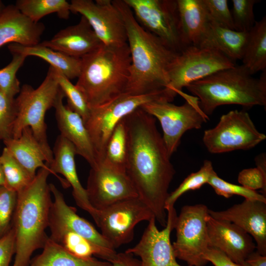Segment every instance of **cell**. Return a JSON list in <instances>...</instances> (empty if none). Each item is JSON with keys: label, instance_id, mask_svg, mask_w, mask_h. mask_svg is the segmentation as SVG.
<instances>
[{"label": "cell", "instance_id": "obj_12", "mask_svg": "<svg viewBox=\"0 0 266 266\" xmlns=\"http://www.w3.org/2000/svg\"><path fill=\"white\" fill-rule=\"evenodd\" d=\"M153 217L149 208L136 197L98 210L95 222L103 237L116 250L133 240L134 228L139 223L148 222Z\"/></svg>", "mask_w": 266, "mask_h": 266}, {"label": "cell", "instance_id": "obj_38", "mask_svg": "<svg viewBox=\"0 0 266 266\" xmlns=\"http://www.w3.org/2000/svg\"><path fill=\"white\" fill-rule=\"evenodd\" d=\"M257 0H233L231 11L234 29L243 32H248L254 26L256 21L254 7L259 2Z\"/></svg>", "mask_w": 266, "mask_h": 266}, {"label": "cell", "instance_id": "obj_2", "mask_svg": "<svg viewBox=\"0 0 266 266\" xmlns=\"http://www.w3.org/2000/svg\"><path fill=\"white\" fill-rule=\"evenodd\" d=\"M122 15L131 55L129 77L125 93L138 95L165 89L168 70L177 54L156 35L137 21L124 0H113Z\"/></svg>", "mask_w": 266, "mask_h": 266}, {"label": "cell", "instance_id": "obj_36", "mask_svg": "<svg viewBox=\"0 0 266 266\" xmlns=\"http://www.w3.org/2000/svg\"><path fill=\"white\" fill-rule=\"evenodd\" d=\"M11 53V61L0 69V91L8 98L14 99L21 89L16 73L27 57L18 53Z\"/></svg>", "mask_w": 266, "mask_h": 266}, {"label": "cell", "instance_id": "obj_26", "mask_svg": "<svg viewBox=\"0 0 266 266\" xmlns=\"http://www.w3.org/2000/svg\"><path fill=\"white\" fill-rule=\"evenodd\" d=\"M248 32L227 29L208 22L199 46L215 49L232 61L241 60Z\"/></svg>", "mask_w": 266, "mask_h": 266}, {"label": "cell", "instance_id": "obj_48", "mask_svg": "<svg viewBox=\"0 0 266 266\" xmlns=\"http://www.w3.org/2000/svg\"><path fill=\"white\" fill-rule=\"evenodd\" d=\"M6 6L4 5L3 2L0 0V14L1 13Z\"/></svg>", "mask_w": 266, "mask_h": 266}, {"label": "cell", "instance_id": "obj_23", "mask_svg": "<svg viewBox=\"0 0 266 266\" xmlns=\"http://www.w3.org/2000/svg\"><path fill=\"white\" fill-rule=\"evenodd\" d=\"M45 28L42 23L23 15L15 5L6 6L0 14V47L11 42L24 46L37 44Z\"/></svg>", "mask_w": 266, "mask_h": 266}, {"label": "cell", "instance_id": "obj_16", "mask_svg": "<svg viewBox=\"0 0 266 266\" xmlns=\"http://www.w3.org/2000/svg\"><path fill=\"white\" fill-rule=\"evenodd\" d=\"M166 211L167 222L164 229L158 230L155 218L152 217L139 242L125 251L140 258V266H183L176 261L170 241V233L174 229L177 215L174 207Z\"/></svg>", "mask_w": 266, "mask_h": 266}, {"label": "cell", "instance_id": "obj_25", "mask_svg": "<svg viewBox=\"0 0 266 266\" xmlns=\"http://www.w3.org/2000/svg\"><path fill=\"white\" fill-rule=\"evenodd\" d=\"M6 147L18 163L33 177L37 168L52 171L46 165L45 155L30 127L22 131L17 139L12 137L3 140Z\"/></svg>", "mask_w": 266, "mask_h": 266}, {"label": "cell", "instance_id": "obj_10", "mask_svg": "<svg viewBox=\"0 0 266 266\" xmlns=\"http://www.w3.org/2000/svg\"><path fill=\"white\" fill-rule=\"evenodd\" d=\"M208 208L203 204L185 205L177 216L176 240L172 244L176 258L191 266H204L208 246L206 219Z\"/></svg>", "mask_w": 266, "mask_h": 266}, {"label": "cell", "instance_id": "obj_8", "mask_svg": "<svg viewBox=\"0 0 266 266\" xmlns=\"http://www.w3.org/2000/svg\"><path fill=\"white\" fill-rule=\"evenodd\" d=\"M235 65V62L215 49L186 47L177 53L169 66L166 91L173 100L190 84Z\"/></svg>", "mask_w": 266, "mask_h": 266}, {"label": "cell", "instance_id": "obj_17", "mask_svg": "<svg viewBox=\"0 0 266 266\" xmlns=\"http://www.w3.org/2000/svg\"><path fill=\"white\" fill-rule=\"evenodd\" d=\"M209 247L216 249L234 263H245L255 250L253 237L234 224L226 220L207 217Z\"/></svg>", "mask_w": 266, "mask_h": 266}, {"label": "cell", "instance_id": "obj_3", "mask_svg": "<svg viewBox=\"0 0 266 266\" xmlns=\"http://www.w3.org/2000/svg\"><path fill=\"white\" fill-rule=\"evenodd\" d=\"M50 174L49 170L39 168L31 183L17 193L12 226L16 241L12 266H29L33 253L43 248L48 237L46 230L52 202L47 182Z\"/></svg>", "mask_w": 266, "mask_h": 266}, {"label": "cell", "instance_id": "obj_30", "mask_svg": "<svg viewBox=\"0 0 266 266\" xmlns=\"http://www.w3.org/2000/svg\"><path fill=\"white\" fill-rule=\"evenodd\" d=\"M41 254L29 266H112L107 261L94 257L84 259L76 257L53 241L48 236Z\"/></svg>", "mask_w": 266, "mask_h": 266}, {"label": "cell", "instance_id": "obj_40", "mask_svg": "<svg viewBox=\"0 0 266 266\" xmlns=\"http://www.w3.org/2000/svg\"><path fill=\"white\" fill-rule=\"evenodd\" d=\"M17 193L0 186V235L8 230L17 203Z\"/></svg>", "mask_w": 266, "mask_h": 266}, {"label": "cell", "instance_id": "obj_15", "mask_svg": "<svg viewBox=\"0 0 266 266\" xmlns=\"http://www.w3.org/2000/svg\"><path fill=\"white\" fill-rule=\"evenodd\" d=\"M86 190L90 204L97 210L124 200L138 197L126 172L103 162L91 167Z\"/></svg>", "mask_w": 266, "mask_h": 266}, {"label": "cell", "instance_id": "obj_34", "mask_svg": "<svg viewBox=\"0 0 266 266\" xmlns=\"http://www.w3.org/2000/svg\"><path fill=\"white\" fill-rule=\"evenodd\" d=\"M214 171L211 162L204 160L203 165L198 171L189 175L175 190L169 193L165 202L166 210L168 208L174 207L176 200L184 193L199 189L204 184H207Z\"/></svg>", "mask_w": 266, "mask_h": 266}, {"label": "cell", "instance_id": "obj_41", "mask_svg": "<svg viewBox=\"0 0 266 266\" xmlns=\"http://www.w3.org/2000/svg\"><path fill=\"white\" fill-rule=\"evenodd\" d=\"M15 114V99L8 98L0 91V136L1 140L12 137Z\"/></svg>", "mask_w": 266, "mask_h": 266}, {"label": "cell", "instance_id": "obj_13", "mask_svg": "<svg viewBox=\"0 0 266 266\" xmlns=\"http://www.w3.org/2000/svg\"><path fill=\"white\" fill-rule=\"evenodd\" d=\"M138 23L176 52L183 50L176 0H124Z\"/></svg>", "mask_w": 266, "mask_h": 266}, {"label": "cell", "instance_id": "obj_9", "mask_svg": "<svg viewBox=\"0 0 266 266\" xmlns=\"http://www.w3.org/2000/svg\"><path fill=\"white\" fill-rule=\"evenodd\" d=\"M186 100L176 105L164 100L152 101L140 107L160 122L163 139L168 155L176 151L183 134L188 130L199 129L209 119L201 109L198 99L183 91L179 93Z\"/></svg>", "mask_w": 266, "mask_h": 266}, {"label": "cell", "instance_id": "obj_28", "mask_svg": "<svg viewBox=\"0 0 266 266\" xmlns=\"http://www.w3.org/2000/svg\"><path fill=\"white\" fill-rule=\"evenodd\" d=\"M50 236L55 242L73 256L84 259L96 256L110 262L117 254L116 251L104 249L77 233L66 230L50 231Z\"/></svg>", "mask_w": 266, "mask_h": 266}, {"label": "cell", "instance_id": "obj_4", "mask_svg": "<svg viewBox=\"0 0 266 266\" xmlns=\"http://www.w3.org/2000/svg\"><path fill=\"white\" fill-rule=\"evenodd\" d=\"M81 59V71L75 85L90 108L125 92L131 62L128 43L121 46L102 44Z\"/></svg>", "mask_w": 266, "mask_h": 266}, {"label": "cell", "instance_id": "obj_33", "mask_svg": "<svg viewBox=\"0 0 266 266\" xmlns=\"http://www.w3.org/2000/svg\"><path fill=\"white\" fill-rule=\"evenodd\" d=\"M0 160L5 179L4 186L17 193L27 187L33 181L32 176L4 147Z\"/></svg>", "mask_w": 266, "mask_h": 266}, {"label": "cell", "instance_id": "obj_37", "mask_svg": "<svg viewBox=\"0 0 266 266\" xmlns=\"http://www.w3.org/2000/svg\"><path fill=\"white\" fill-rule=\"evenodd\" d=\"M207 184L212 187L217 195L226 198L238 195L244 197L246 200H258L266 202V197L263 194L241 185L228 182L219 177L215 171L211 175Z\"/></svg>", "mask_w": 266, "mask_h": 266}, {"label": "cell", "instance_id": "obj_31", "mask_svg": "<svg viewBox=\"0 0 266 266\" xmlns=\"http://www.w3.org/2000/svg\"><path fill=\"white\" fill-rule=\"evenodd\" d=\"M15 5L23 15L35 23L54 13L60 18L67 19L71 12L70 2L66 0H18Z\"/></svg>", "mask_w": 266, "mask_h": 266}, {"label": "cell", "instance_id": "obj_42", "mask_svg": "<svg viewBox=\"0 0 266 266\" xmlns=\"http://www.w3.org/2000/svg\"><path fill=\"white\" fill-rule=\"evenodd\" d=\"M238 182L251 190L261 189L266 197V167L257 166L242 170L238 174Z\"/></svg>", "mask_w": 266, "mask_h": 266}, {"label": "cell", "instance_id": "obj_14", "mask_svg": "<svg viewBox=\"0 0 266 266\" xmlns=\"http://www.w3.org/2000/svg\"><path fill=\"white\" fill-rule=\"evenodd\" d=\"M70 9L87 20L103 44L121 46L127 43L122 15L112 0H72Z\"/></svg>", "mask_w": 266, "mask_h": 266}, {"label": "cell", "instance_id": "obj_43", "mask_svg": "<svg viewBox=\"0 0 266 266\" xmlns=\"http://www.w3.org/2000/svg\"><path fill=\"white\" fill-rule=\"evenodd\" d=\"M15 249V234L12 227L0 237V266H9Z\"/></svg>", "mask_w": 266, "mask_h": 266}, {"label": "cell", "instance_id": "obj_21", "mask_svg": "<svg viewBox=\"0 0 266 266\" xmlns=\"http://www.w3.org/2000/svg\"><path fill=\"white\" fill-rule=\"evenodd\" d=\"M64 97L60 88L53 107L60 134L73 144L76 154L83 157L92 167L97 164V159L88 132L82 117L64 105Z\"/></svg>", "mask_w": 266, "mask_h": 266}, {"label": "cell", "instance_id": "obj_5", "mask_svg": "<svg viewBox=\"0 0 266 266\" xmlns=\"http://www.w3.org/2000/svg\"><path fill=\"white\" fill-rule=\"evenodd\" d=\"M241 65L217 71L186 88L197 97L208 116L218 106L236 104L245 108L266 105V70L259 78Z\"/></svg>", "mask_w": 266, "mask_h": 266}, {"label": "cell", "instance_id": "obj_39", "mask_svg": "<svg viewBox=\"0 0 266 266\" xmlns=\"http://www.w3.org/2000/svg\"><path fill=\"white\" fill-rule=\"evenodd\" d=\"M201 0L210 23L235 30L227 0Z\"/></svg>", "mask_w": 266, "mask_h": 266}, {"label": "cell", "instance_id": "obj_35", "mask_svg": "<svg viewBox=\"0 0 266 266\" xmlns=\"http://www.w3.org/2000/svg\"><path fill=\"white\" fill-rule=\"evenodd\" d=\"M56 80L65 97L67 98L70 109L78 114L84 122L88 118L90 108L82 92L62 72L53 67Z\"/></svg>", "mask_w": 266, "mask_h": 266}, {"label": "cell", "instance_id": "obj_44", "mask_svg": "<svg viewBox=\"0 0 266 266\" xmlns=\"http://www.w3.org/2000/svg\"><path fill=\"white\" fill-rule=\"evenodd\" d=\"M204 258L214 266H249L245 262L243 264L234 263L221 251L211 247H208Z\"/></svg>", "mask_w": 266, "mask_h": 266}, {"label": "cell", "instance_id": "obj_22", "mask_svg": "<svg viewBox=\"0 0 266 266\" xmlns=\"http://www.w3.org/2000/svg\"><path fill=\"white\" fill-rule=\"evenodd\" d=\"M40 43L78 58L96 50L102 44L87 20L82 16L78 23L61 30L51 39Z\"/></svg>", "mask_w": 266, "mask_h": 266}, {"label": "cell", "instance_id": "obj_6", "mask_svg": "<svg viewBox=\"0 0 266 266\" xmlns=\"http://www.w3.org/2000/svg\"><path fill=\"white\" fill-rule=\"evenodd\" d=\"M60 90L53 67L50 66L47 75L36 89L24 84L15 98V117L12 138H18L26 127H30L41 146L49 167L53 160V153L48 142L47 126L45 122L48 110L54 106Z\"/></svg>", "mask_w": 266, "mask_h": 266}, {"label": "cell", "instance_id": "obj_11", "mask_svg": "<svg viewBox=\"0 0 266 266\" xmlns=\"http://www.w3.org/2000/svg\"><path fill=\"white\" fill-rule=\"evenodd\" d=\"M246 111L231 110L221 116L217 125L204 131L202 141L211 153L248 150L265 140Z\"/></svg>", "mask_w": 266, "mask_h": 266}, {"label": "cell", "instance_id": "obj_1", "mask_svg": "<svg viewBox=\"0 0 266 266\" xmlns=\"http://www.w3.org/2000/svg\"><path fill=\"white\" fill-rule=\"evenodd\" d=\"M127 134L126 173L138 197L166 226V200L175 173L156 118L139 107L123 118Z\"/></svg>", "mask_w": 266, "mask_h": 266}, {"label": "cell", "instance_id": "obj_47", "mask_svg": "<svg viewBox=\"0 0 266 266\" xmlns=\"http://www.w3.org/2000/svg\"><path fill=\"white\" fill-rule=\"evenodd\" d=\"M5 185V179L2 170V165L0 160V186Z\"/></svg>", "mask_w": 266, "mask_h": 266}, {"label": "cell", "instance_id": "obj_24", "mask_svg": "<svg viewBox=\"0 0 266 266\" xmlns=\"http://www.w3.org/2000/svg\"><path fill=\"white\" fill-rule=\"evenodd\" d=\"M183 49L199 46L208 24L201 0H176Z\"/></svg>", "mask_w": 266, "mask_h": 266}, {"label": "cell", "instance_id": "obj_7", "mask_svg": "<svg viewBox=\"0 0 266 266\" xmlns=\"http://www.w3.org/2000/svg\"><path fill=\"white\" fill-rule=\"evenodd\" d=\"M167 97L165 89L138 95L124 93L106 103L90 108L84 124L96 153L97 163L103 161L108 140L120 121L145 103L157 100L169 101Z\"/></svg>", "mask_w": 266, "mask_h": 266}, {"label": "cell", "instance_id": "obj_49", "mask_svg": "<svg viewBox=\"0 0 266 266\" xmlns=\"http://www.w3.org/2000/svg\"><path fill=\"white\" fill-rule=\"evenodd\" d=\"M1 140V137H0V141Z\"/></svg>", "mask_w": 266, "mask_h": 266}, {"label": "cell", "instance_id": "obj_19", "mask_svg": "<svg viewBox=\"0 0 266 266\" xmlns=\"http://www.w3.org/2000/svg\"><path fill=\"white\" fill-rule=\"evenodd\" d=\"M52 151L53 160L49 167L64 187H72V196L76 204L87 212L95 220L98 210L90 204L86 189L79 179L75 162V147L60 134L56 139Z\"/></svg>", "mask_w": 266, "mask_h": 266}, {"label": "cell", "instance_id": "obj_32", "mask_svg": "<svg viewBox=\"0 0 266 266\" xmlns=\"http://www.w3.org/2000/svg\"><path fill=\"white\" fill-rule=\"evenodd\" d=\"M127 155V134L123 119L116 125L106 145L103 162L125 172Z\"/></svg>", "mask_w": 266, "mask_h": 266}, {"label": "cell", "instance_id": "obj_29", "mask_svg": "<svg viewBox=\"0 0 266 266\" xmlns=\"http://www.w3.org/2000/svg\"><path fill=\"white\" fill-rule=\"evenodd\" d=\"M242 65L252 75L266 70V18L256 21L248 35Z\"/></svg>", "mask_w": 266, "mask_h": 266}, {"label": "cell", "instance_id": "obj_46", "mask_svg": "<svg viewBox=\"0 0 266 266\" xmlns=\"http://www.w3.org/2000/svg\"><path fill=\"white\" fill-rule=\"evenodd\" d=\"M249 266H266V256H264L255 250L245 260Z\"/></svg>", "mask_w": 266, "mask_h": 266}, {"label": "cell", "instance_id": "obj_18", "mask_svg": "<svg viewBox=\"0 0 266 266\" xmlns=\"http://www.w3.org/2000/svg\"><path fill=\"white\" fill-rule=\"evenodd\" d=\"M212 217L231 222L249 234L254 239L256 250L266 256V202L246 200L222 211L208 209Z\"/></svg>", "mask_w": 266, "mask_h": 266}, {"label": "cell", "instance_id": "obj_27", "mask_svg": "<svg viewBox=\"0 0 266 266\" xmlns=\"http://www.w3.org/2000/svg\"><path fill=\"white\" fill-rule=\"evenodd\" d=\"M10 53H18L27 57L40 58L50 66L60 71L69 80L78 78L81 67V59L71 57L42 45L40 43L31 46L11 43L8 46Z\"/></svg>", "mask_w": 266, "mask_h": 266}, {"label": "cell", "instance_id": "obj_20", "mask_svg": "<svg viewBox=\"0 0 266 266\" xmlns=\"http://www.w3.org/2000/svg\"><path fill=\"white\" fill-rule=\"evenodd\" d=\"M49 186L54 196L49 217L48 228L50 231H69L104 249L116 251L91 223L79 216L75 208L66 203L63 194L54 184H49Z\"/></svg>", "mask_w": 266, "mask_h": 266}, {"label": "cell", "instance_id": "obj_45", "mask_svg": "<svg viewBox=\"0 0 266 266\" xmlns=\"http://www.w3.org/2000/svg\"><path fill=\"white\" fill-rule=\"evenodd\" d=\"M110 263L112 266H140L139 260L134 258L131 254L126 252L117 253Z\"/></svg>", "mask_w": 266, "mask_h": 266}]
</instances>
